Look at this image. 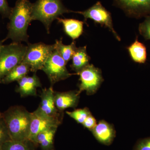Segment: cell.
I'll return each instance as SVG.
<instances>
[{"instance_id": "1", "label": "cell", "mask_w": 150, "mask_h": 150, "mask_svg": "<svg viewBox=\"0 0 150 150\" xmlns=\"http://www.w3.org/2000/svg\"><path fill=\"white\" fill-rule=\"evenodd\" d=\"M33 4L28 0H17L9 17L8 33L4 41L10 39L13 42L28 43L27 30L32 21Z\"/></svg>"}, {"instance_id": "2", "label": "cell", "mask_w": 150, "mask_h": 150, "mask_svg": "<svg viewBox=\"0 0 150 150\" xmlns=\"http://www.w3.org/2000/svg\"><path fill=\"white\" fill-rule=\"evenodd\" d=\"M31 115V112L21 105L11 106L2 113L11 139L28 141Z\"/></svg>"}, {"instance_id": "3", "label": "cell", "mask_w": 150, "mask_h": 150, "mask_svg": "<svg viewBox=\"0 0 150 150\" xmlns=\"http://www.w3.org/2000/svg\"><path fill=\"white\" fill-rule=\"evenodd\" d=\"M74 12L67 9L61 0H37L33 4L32 20L42 23L50 33L51 23L64 14Z\"/></svg>"}, {"instance_id": "4", "label": "cell", "mask_w": 150, "mask_h": 150, "mask_svg": "<svg viewBox=\"0 0 150 150\" xmlns=\"http://www.w3.org/2000/svg\"><path fill=\"white\" fill-rule=\"evenodd\" d=\"M27 46L20 43L3 45L0 49V82L22 62Z\"/></svg>"}, {"instance_id": "5", "label": "cell", "mask_w": 150, "mask_h": 150, "mask_svg": "<svg viewBox=\"0 0 150 150\" xmlns=\"http://www.w3.org/2000/svg\"><path fill=\"white\" fill-rule=\"evenodd\" d=\"M55 48V44L28 43L22 62L29 66L30 71L35 73L38 70H42L45 62Z\"/></svg>"}, {"instance_id": "6", "label": "cell", "mask_w": 150, "mask_h": 150, "mask_svg": "<svg viewBox=\"0 0 150 150\" xmlns=\"http://www.w3.org/2000/svg\"><path fill=\"white\" fill-rule=\"evenodd\" d=\"M67 64L55 48L41 70L47 75L51 86L60 81L64 80L73 75L67 70Z\"/></svg>"}, {"instance_id": "7", "label": "cell", "mask_w": 150, "mask_h": 150, "mask_svg": "<svg viewBox=\"0 0 150 150\" xmlns=\"http://www.w3.org/2000/svg\"><path fill=\"white\" fill-rule=\"evenodd\" d=\"M31 114L28 140L33 143L38 134L52 128H58L63 120L62 118L48 115L39 107L31 112Z\"/></svg>"}, {"instance_id": "8", "label": "cell", "mask_w": 150, "mask_h": 150, "mask_svg": "<svg viewBox=\"0 0 150 150\" xmlns=\"http://www.w3.org/2000/svg\"><path fill=\"white\" fill-rule=\"evenodd\" d=\"M80 82L78 93L86 91L88 95L95 93L101 84L103 79L100 69L93 64H89L78 73Z\"/></svg>"}, {"instance_id": "9", "label": "cell", "mask_w": 150, "mask_h": 150, "mask_svg": "<svg viewBox=\"0 0 150 150\" xmlns=\"http://www.w3.org/2000/svg\"><path fill=\"white\" fill-rule=\"evenodd\" d=\"M75 13L82 15L84 17L86 23L88 19L90 18L95 23L107 28L117 40H121V38L113 28L111 13L102 5L100 1L97 2L86 10Z\"/></svg>"}, {"instance_id": "10", "label": "cell", "mask_w": 150, "mask_h": 150, "mask_svg": "<svg viewBox=\"0 0 150 150\" xmlns=\"http://www.w3.org/2000/svg\"><path fill=\"white\" fill-rule=\"evenodd\" d=\"M127 16L139 18L150 15V0H113Z\"/></svg>"}, {"instance_id": "11", "label": "cell", "mask_w": 150, "mask_h": 150, "mask_svg": "<svg viewBox=\"0 0 150 150\" xmlns=\"http://www.w3.org/2000/svg\"><path fill=\"white\" fill-rule=\"evenodd\" d=\"M54 92L52 86L43 89L40 95L41 101L38 107L50 116L63 118L64 112L58 110L55 105Z\"/></svg>"}, {"instance_id": "12", "label": "cell", "mask_w": 150, "mask_h": 150, "mask_svg": "<svg viewBox=\"0 0 150 150\" xmlns=\"http://www.w3.org/2000/svg\"><path fill=\"white\" fill-rule=\"evenodd\" d=\"M17 82L18 86L16 91L21 97L36 96L37 88L42 86L40 79L35 73L31 76H25Z\"/></svg>"}, {"instance_id": "13", "label": "cell", "mask_w": 150, "mask_h": 150, "mask_svg": "<svg viewBox=\"0 0 150 150\" xmlns=\"http://www.w3.org/2000/svg\"><path fill=\"white\" fill-rule=\"evenodd\" d=\"M80 95L76 91L54 92L55 105L59 111L63 112L67 108L76 107L79 103Z\"/></svg>"}, {"instance_id": "14", "label": "cell", "mask_w": 150, "mask_h": 150, "mask_svg": "<svg viewBox=\"0 0 150 150\" xmlns=\"http://www.w3.org/2000/svg\"><path fill=\"white\" fill-rule=\"evenodd\" d=\"M91 131L98 142L105 145H110L115 137L113 126L104 120L99 121Z\"/></svg>"}, {"instance_id": "15", "label": "cell", "mask_w": 150, "mask_h": 150, "mask_svg": "<svg viewBox=\"0 0 150 150\" xmlns=\"http://www.w3.org/2000/svg\"><path fill=\"white\" fill-rule=\"evenodd\" d=\"M58 22L64 27V31L73 40L77 39L83 32V21L72 18H57Z\"/></svg>"}, {"instance_id": "16", "label": "cell", "mask_w": 150, "mask_h": 150, "mask_svg": "<svg viewBox=\"0 0 150 150\" xmlns=\"http://www.w3.org/2000/svg\"><path fill=\"white\" fill-rule=\"evenodd\" d=\"M91 58L86 51V46L77 48L72 58L71 67L76 74L81 71L83 69L89 64Z\"/></svg>"}, {"instance_id": "17", "label": "cell", "mask_w": 150, "mask_h": 150, "mask_svg": "<svg viewBox=\"0 0 150 150\" xmlns=\"http://www.w3.org/2000/svg\"><path fill=\"white\" fill-rule=\"evenodd\" d=\"M57 129L52 128L38 134L33 144L40 145L42 150H54V138Z\"/></svg>"}, {"instance_id": "18", "label": "cell", "mask_w": 150, "mask_h": 150, "mask_svg": "<svg viewBox=\"0 0 150 150\" xmlns=\"http://www.w3.org/2000/svg\"><path fill=\"white\" fill-rule=\"evenodd\" d=\"M130 57L133 61L139 64H144L146 61V48L144 44L139 41L137 38L135 41L127 47Z\"/></svg>"}, {"instance_id": "19", "label": "cell", "mask_w": 150, "mask_h": 150, "mask_svg": "<svg viewBox=\"0 0 150 150\" xmlns=\"http://www.w3.org/2000/svg\"><path fill=\"white\" fill-rule=\"evenodd\" d=\"M30 71V68L27 64L22 62L9 73L1 81L0 83L9 84L14 81H18L23 77L27 76Z\"/></svg>"}, {"instance_id": "20", "label": "cell", "mask_w": 150, "mask_h": 150, "mask_svg": "<svg viewBox=\"0 0 150 150\" xmlns=\"http://www.w3.org/2000/svg\"><path fill=\"white\" fill-rule=\"evenodd\" d=\"M55 45L58 53L64 59L67 64L71 59L76 49L77 48L76 46L75 41H73L70 45H66L63 44L62 39L60 40H56Z\"/></svg>"}, {"instance_id": "21", "label": "cell", "mask_w": 150, "mask_h": 150, "mask_svg": "<svg viewBox=\"0 0 150 150\" xmlns=\"http://www.w3.org/2000/svg\"><path fill=\"white\" fill-rule=\"evenodd\" d=\"M34 144L29 141H8L4 143L0 148V150H33Z\"/></svg>"}, {"instance_id": "22", "label": "cell", "mask_w": 150, "mask_h": 150, "mask_svg": "<svg viewBox=\"0 0 150 150\" xmlns=\"http://www.w3.org/2000/svg\"><path fill=\"white\" fill-rule=\"evenodd\" d=\"M67 115L74 119L78 123L82 124L89 115L91 114L87 108L76 109L74 111H66Z\"/></svg>"}, {"instance_id": "23", "label": "cell", "mask_w": 150, "mask_h": 150, "mask_svg": "<svg viewBox=\"0 0 150 150\" xmlns=\"http://www.w3.org/2000/svg\"><path fill=\"white\" fill-rule=\"evenodd\" d=\"M12 140L7 127L2 116L0 118V148L2 145Z\"/></svg>"}, {"instance_id": "24", "label": "cell", "mask_w": 150, "mask_h": 150, "mask_svg": "<svg viewBox=\"0 0 150 150\" xmlns=\"http://www.w3.org/2000/svg\"><path fill=\"white\" fill-rule=\"evenodd\" d=\"M140 34L146 40H150V16L146 17L144 21L139 26Z\"/></svg>"}, {"instance_id": "25", "label": "cell", "mask_w": 150, "mask_h": 150, "mask_svg": "<svg viewBox=\"0 0 150 150\" xmlns=\"http://www.w3.org/2000/svg\"><path fill=\"white\" fill-rule=\"evenodd\" d=\"M12 8L10 7L7 0H0V14L4 17L9 18Z\"/></svg>"}, {"instance_id": "26", "label": "cell", "mask_w": 150, "mask_h": 150, "mask_svg": "<svg viewBox=\"0 0 150 150\" xmlns=\"http://www.w3.org/2000/svg\"><path fill=\"white\" fill-rule=\"evenodd\" d=\"M83 126L91 131L96 126V121L91 114L89 115L82 123Z\"/></svg>"}, {"instance_id": "27", "label": "cell", "mask_w": 150, "mask_h": 150, "mask_svg": "<svg viewBox=\"0 0 150 150\" xmlns=\"http://www.w3.org/2000/svg\"><path fill=\"white\" fill-rule=\"evenodd\" d=\"M135 150H150V138L140 141Z\"/></svg>"}, {"instance_id": "28", "label": "cell", "mask_w": 150, "mask_h": 150, "mask_svg": "<svg viewBox=\"0 0 150 150\" xmlns=\"http://www.w3.org/2000/svg\"><path fill=\"white\" fill-rule=\"evenodd\" d=\"M4 42V40H0V49L1 48L2 46H3V43Z\"/></svg>"}, {"instance_id": "29", "label": "cell", "mask_w": 150, "mask_h": 150, "mask_svg": "<svg viewBox=\"0 0 150 150\" xmlns=\"http://www.w3.org/2000/svg\"><path fill=\"white\" fill-rule=\"evenodd\" d=\"M2 116V113H1V112H0V118Z\"/></svg>"}]
</instances>
